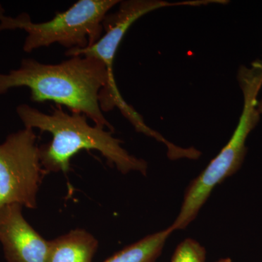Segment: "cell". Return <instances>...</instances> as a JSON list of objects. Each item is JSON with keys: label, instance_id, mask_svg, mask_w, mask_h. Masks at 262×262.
I'll return each mask as SVG.
<instances>
[{"label": "cell", "instance_id": "1", "mask_svg": "<svg viewBox=\"0 0 262 262\" xmlns=\"http://www.w3.org/2000/svg\"><path fill=\"white\" fill-rule=\"evenodd\" d=\"M107 81L104 64L93 57H71L58 64L27 58L17 70L0 73V96L13 88L27 87L34 102L64 106L91 119L95 125L113 131L99 103L100 92Z\"/></svg>", "mask_w": 262, "mask_h": 262}, {"label": "cell", "instance_id": "2", "mask_svg": "<svg viewBox=\"0 0 262 262\" xmlns=\"http://www.w3.org/2000/svg\"><path fill=\"white\" fill-rule=\"evenodd\" d=\"M17 115L25 127L50 133L53 139L39 146L40 163L46 173L68 171L71 159L82 150H96L122 173L139 172L145 176V160L129 154L122 141L105 127L91 126L82 114L63 111L61 106L46 114L27 104L19 105Z\"/></svg>", "mask_w": 262, "mask_h": 262}, {"label": "cell", "instance_id": "3", "mask_svg": "<svg viewBox=\"0 0 262 262\" xmlns=\"http://www.w3.org/2000/svg\"><path fill=\"white\" fill-rule=\"evenodd\" d=\"M118 0H80L51 20L34 23L27 13L16 18L5 15L0 5V32L22 29L27 32L26 53L53 44L72 49L91 47L102 36L103 22Z\"/></svg>", "mask_w": 262, "mask_h": 262}, {"label": "cell", "instance_id": "4", "mask_svg": "<svg viewBox=\"0 0 262 262\" xmlns=\"http://www.w3.org/2000/svg\"><path fill=\"white\" fill-rule=\"evenodd\" d=\"M241 90L244 108L238 124L227 144L188 187L180 211L170 226L173 232L185 229L196 218L215 186L235 173L244 163L248 136L259 121L258 96L261 89L257 84L248 82Z\"/></svg>", "mask_w": 262, "mask_h": 262}, {"label": "cell", "instance_id": "5", "mask_svg": "<svg viewBox=\"0 0 262 262\" xmlns=\"http://www.w3.org/2000/svg\"><path fill=\"white\" fill-rule=\"evenodd\" d=\"M46 172L34 129L10 134L0 144V208L7 205L37 208V195Z\"/></svg>", "mask_w": 262, "mask_h": 262}, {"label": "cell", "instance_id": "6", "mask_svg": "<svg viewBox=\"0 0 262 262\" xmlns=\"http://www.w3.org/2000/svg\"><path fill=\"white\" fill-rule=\"evenodd\" d=\"M184 2L169 3L160 0H129L121 2L115 13L107 14L103 22L104 34L91 47L68 50L67 56H89L102 62L107 72L108 81L100 93L103 102L115 104L122 99L113 74V62L124 36L138 19L150 12L171 6H185Z\"/></svg>", "mask_w": 262, "mask_h": 262}, {"label": "cell", "instance_id": "7", "mask_svg": "<svg viewBox=\"0 0 262 262\" xmlns=\"http://www.w3.org/2000/svg\"><path fill=\"white\" fill-rule=\"evenodd\" d=\"M20 205L0 208V243L8 262H46L50 241L24 218Z\"/></svg>", "mask_w": 262, "mask_h": 262}, {"label": "cell", "instance_id": "8", "mask_svg": "<svg viewBox=\"0 0 262 262\" xmlns=\"http://www.w3.org/2000/svg\"><path fill=\"white\" fill-rule=\"evenodd\" d=\"M98 246L89 232L75 229L50 241L46 262H92Z\"/></svg>", "mask_w": 262, "mask_h": 262}, {"label": "cell", "instance_id": "9", "mask_svg": "<svg viewBox=\"0 0 262 262\" xmlns=\"http://www.w3.org/2000/svg\"><path fill=\"white\" fill-rule=\"evenodd\" d=\"M173 232L168 228L146 236L124 248L103 262H155L159 257L167 239Z\"/></svg>", "mask_w": 262, "mask_h": 262}, {"label": "cell", "instance_id": "10", "mask_svg": "<svg viewBox=\"0 0 262 262\" xmlns=\"http://www.w3.org/2000/svg\"><path fill=\"white\" fill-rule=\"evenodd\" d=\"M171 262H206V249L195 239H185L176 248Z\"/></svg>", "mask_w": 262, "mask_h": 262}, {"label": "cell", "instance_id": "11", "mask_svg": "<svg viewBox=\"0 0 262 262\" xmlns=\"http://www.w3.org/2000/svg\"><path fill=\"white\" fill-rule=\"evenodd\" d=\"M258 110L259 112L260 115H262V98L258 103Z\"/></svg>", "mask_w": 262, "mask_h": 262}, {"label": "cell", "instance_id": "12", "mask_svg": "<svg viewBox=\"0 0 262 262\" xmlns=\"http://www.w3.org/2000/svg\"><path fill=\"white\" fill-rule=\"evenodd\" d=\"M216 262H232V260L229 258H222V259H220V261Z\"/></svg>", "mask_w": 262, "mask_h": 262}]
</instances>
